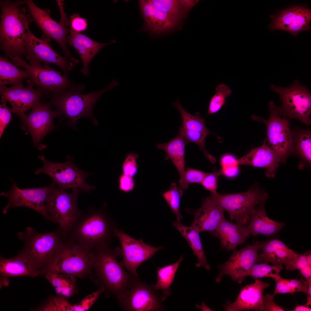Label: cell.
I'll list each match as a JSON object with an SVG mask.
<instances>
[{
  "label": "cell",
  "mask_w": 311,
  "mask_h": 311,
  "mask_svg": "<svg viewBox=\"0 0 311 311\" xmlns=\"http://www.w3.org/2000/svg\"><path fill=\"white\" fill-rule=\"evenodd\" d=\"M270 285L261 279H255L253 283L242 287L235 301L227 300L223 305L226 311L254 310L263 311V292Z\"/></svg>",
  "instance_id": "cell-24"
},
{
  "label": "cell",
  "mask_w": 311,
  "mask_h": 311,
  "mask_svg": "<svg viewBox=\"0 0 311 311\" xmlns=\"http://www.w3.org/2000/svg\"><path fill=\"white\" fill-rule=\"evenodd\" d=\"M261 146L252 149L244 156L238 159L239 165H244L266 169L265 174L268 177L274 178L280 163L278 154L265 143Z\"/></svg>",
  "instance_id": "cell-28"
},
{
  "label": "cell",
  "mask_w": 311,
  "mask_h": 311,
  "mask_svg": "<svg viewBox=\"0 0 311 311\" xmlns=\"http://www.w3.org/2000/svg\"><path fill=\"white\" fill-rule=\"evenodd\" d=\"M0 94L11 105L12 112L20 118L27 110L31 109L40 99L48 97L41 90L28 86H12L7 87L0 85Z\"/></svg>",
  "instance_id": "cell-21"
},
{
  "label": "cell",
  "mask_w": 311,
  "mask_h": 311,
  "mask_svg": "<svg viewBox=\"0 0 311 311\" xmlns=\"http://www.w3.org/2000/svg\"><path fill=\"white\" fill-rule=\"evenodd\" d=\"M308 282L311 280V267L308 266L299 271Z\"/></svg>",
  "instance_id": "cell-56"
},
{
  "label": "cell",
  "mask_w": 311,
  "mask_h": 311,
  "mask_svg": "<svg viewBox=\"0 0 311 311\" xmlns=\"http://www.w3.org/2000/svg\"><path fill=\"white\" fill-rule=\"evenodd\" d=\"M93 279L102 287L107 295H113L117 299L130 287L136 277L123 269L117 261L122 255L121 249H114L110 246L98 247L93 250Z\"/></svg>",
  "instance_id": "cell-4"
},
{
  "label": "cell",
  "mask_w": 311,
  "mask_h": 311,
  "mask_svg": "<svg viewBox=\"0 0 311 311\" xmlns=\"http://www.w3.org/2000/svg\"><path fill=\"white\" fill-rule=\"evenodd\" d=\"M80 191L79 189H72L71 192H68L56 184L46 200L47 212L58 224L59 228L65 237L83 213L77 205Z\"/></svg>",
  "instance_id": "cell-10"
},
{
  "label": "cell",
  "mask_w": 311,
  "mask_h": 311,
  "mask_svg": "<svg viewBox=\"0 0 311 311\" xmlns=\"http://www.w3.org/2000/svg\"><path fill=\"white\" fill-rule=\"evenodd\" d=\"M114 236L119 239L122 248L123 260L120 263L133 275L138 276L137 268L143 262L151 259L163 247H154L144 243L141 240L135 239L116 227Z\"/></svg>",
  "instance_id": "cell-18"
},
{
  "label": "cell",
  "mask_w": 311,
  "mask_h": 311,
  "mask_svg": "<svg viewBox=\"0 0 311 311\" xmlns=\"http://www.w3.org/2000/svg\"><path fill=\"white\" fill-rule=\"evenodd\" d=\"M42 275L54 287L58 296L67 300L77 291L74 276L48 271L44 272Z\"/></svg>",
  "instance_id": "cell-34"
},
{
  "label": "cell",
  "mask_w": 311,
  "mask_h": 311,
  "mask_svg": "<svg viewBox=\"0 0 311 311\" xmlns=\"http://www.w3.org/2000/svg\"><path fill=\"white\" fill-rule=\"evenodd\" d=\"M122 308L128 311H155L165 310L162 294L153 285L143 282L137 276L128 289L117 299Z\"/></svg>",
  "instance_id": "cell-15"
},
{
  "label": "cell",
  "mask_w": 311,
  "mask_h": 311,
  "mask_svg": "<svg viewBox=\"0 0 311 311\" xmlns=\"http://www.w3.org/2000/svg\"><path fill=\"white\" fill-rule=\"evenodd\" d=\"M270 115L266 120L262 117L252 115L253 119L265 124L267 130V145L280 157L285 163L292 150L293 136L289 122L281 111L280 107L272 101L268 103Z\"/></svg>",
  "instance_id": "cell-11"
},
{
  "label": "cell",
  "mask_w": 311,
  "mask_h": 311,
  "mask_svg": "<svg viewBox=\"0 0 311 311\" xmlns=\"http://www.w3.org/2000/svg\"><path fill=\"white\" fill-rule=\"evenodd\" d=\"M274 297L272 295L267 294L263 296V311H284L285 309L277 304L273 301Z\"/></svg>",
  "instance_id": "cell-51"
},
{
  "label": "cell",
  "mask_w": 311,
  "mask_h": 311,
  "mask_svg": "<svg viewBox=\"0 0 311 311\" xmlns=\"http://www.w3.org/2000/svg\"><path fill=\"white\" fill-rule=\"evenodd\" d=\"M249 235L244 225L228 221L225 219L213 235L219 239L221 248L228 251L236 249L237 246L243 243Z\"/></svg>",
  "instance_id": "cell-30"
},
{
  "label": "cell",
  "mask_w": 311,
  "mask_h": 311,
  "mask_svg": "<svg viewBox=\"0 0 311 311\" xmlns=\"http://www.w3.org/2000/svg\"><path fill=\"white\" fill-rule=\"evenodd\" d=\"M36 310L42 311H73V305L67 300L56 296L50 297Z\"/></svg>",
  "instance_id": "cell-43"
},
{
  "label": "cell",
  "mask_w": 311,
  "mask_h": 311,
  "mask_svg": "<svg viewBox=\"0 0 311 311\" xmlns=\"http://www.w3.org/2000/svg\"><path fill=\"white\" fill-rule=\"evenodd\" d=\"M187 144L182 132L179 130L178 134L168 142L158 143L156 147L164 150L167 154L165 159H170L179 172L180 178H183L185 169V147Z\"/></svg>",
  "instance_id": "cell-32"
},
{
  "label": "cell",
  "mask_w": 311,
  "mask_h": 311,
  "mask_svg": "<svg viewBox=\"0 0 311 311\" xmlns=\"http://www.w3.org/2000/svg\"><path fill=\"white\" fill-rule=\"evenodd\" d=\"M182 256L175 262L157 268V280L156 284L153 285L157 290H162L163 299L164 301L168 296L171 294V287L176 273L179 266L183 260Z\"/></svg>",
  "instance_id": "cell-37"
},
{
  "label": "cell",
  "mask_w": 311,
  "mask_h": 311,
  "mask_svg": "<svg viewBox=\"0 0 311 311\" xmlns=\"http://www.w3.org/2000/svg\"><path fill=\"white\" fill-rule=\"evenodd\" d=\"M207 173L198 170L187 167L185 170L183 178L179 180V187L183 190L187 189L190 184H200Z\"/></svg>",
  "instance_id": "cell-44"
},
{
  "label": "cell",
  "mask_w": 311,
  "mask_h": 311,
  "mask_svg": "<svg viewBox=\"0 0 311 311\" xmlns=\"http://www.w3.org/2000/svg\"><path fill=\"white\" fill-rule=\"evenodd\" d=\"M183 190L177 187L176 183H172L169 189L162 194V195L169 206L171 210L176 215L177 221L180 222L183 217L180 213V198L183 195Z\"/></svg>",
  "instance_id": "cell-40"
},
{
  "label": "cell",
  "mask_w": 311,
  "mask_h": 311,
  "mask_svg": "<svg viewBox=\"0 0 311 311\" xmlns=\"http://www.w3.org/2000/svg\"><path fill=\"white\" fill-rule=\"evenodd\" d=\"M24 1L28 11L37 26L43 32V35L56 41L62 50L65 56L69 59L71 65L75 66L79 61L73 56L66 45L67 35L70 31L69 19L64 11L63 1H56L60 16L59 22L52 18L49 9L39 8L32 0H24Z\"/></svg>",
  "instance_id": "cell-8"
},
{
  "label": "cell",
  "mask_w": 311,
  "mask_h": 311,
  "mask_svg": "<svg viewBox=\"0 0 311 311\" xmlns=\"http://www.w3.org/2000/svg\"><path fill=\"white\" fill-rule=\"evenodd\" d=\"M42 275L29 258L21 251L15 257L0 258V287L9 285L10 277L26 276L33 278Z\"/></svg>",
  "instance_id": "cell-27"
},
{
  "label": "cell",
  "mask_w": 311,
  "mask_h": 311,
  "mask_svg": "<svg viewBox=\"0 0 311 311\" xmlns=\"http://www.w3.org/2000/svg\"><path fill=\"white\" fill-rule=\"evenodd\" d=\"M51 39L43 35L41 39L36 37L29 29L25 34L24 41L26 50L25 56L32 64L52 63L58 67L64 75L68 77V73L73 68L69 59L55 52L49 44Z\"/></svg>",
  "instance_id": "cell-17"
},
{
  "label": "cell",
  "mask_w": 311,
  "mask_h": 311,
  "mask_svg": "<svg viewBox=\"0 0 311 311\" xmlns=\"http://www.w3.org/2000/svg\"><path fill=\"white\" fill-rule=\"evenodd\" d=\"M50 102L40 100L31 109L29 113L21 117L22 129L30 134L33 139V144L39 150L47 146L41 141L45 136L55 128L54 118L58 116L56 110L52 109Z\"/></svg>",
  "instance_id": "cell-16"
},
{
  "label": "cell",
  "mask_w": 311,
  "mask_h": 311,
  "mask_svg": "<svg viewBox=\"0 0 311 311\" xmlns=\"http://www.w3.org/2000/svg\"><path fill=\"white\" fill-rule=\"evenodd\" d=\"M93 250L65 238L55 254L43 270L82 278L92 273Z\"/></svg>",
  "instance_id": "cell-5"
},
{
  "label": "cell",
  "mask_w": 311,
  "mask_h": 311,
  "mask_svg": "<svg viewBox=\"0 0 311 311\" xmlns=\"http://www.w3.org/2000/svg\"><path fill=\"white\" fill-rule=\"evenodd\" d=\"M69 26L74 31L81 33L86 29L88 23L86 19L80 17L78 14H74L70 16Z\"/></svg>",
  "instance_id": "cell-49"
},
{
  "label": "cell",
  "mask_w": 311,
  "mask_h": 311,
  "mask_svg": "<svg viewBox=\"0 0 311 311\" xmlns=\"http://www.w3.org/2000/svg\"><path fill=\"white\" fill-rule=\"evenodd\" d=\"M138 154L130 152L127 154L122 165L123 174L133 177L138 172L136 160Z\"/></svg>",
  "instance_id": "cell-46"
},
{
  "label": "cell",
  "mask_w": 311,
  "mask_h": 311,
  "mask_svg": "<svg viewBox=\"0 0 311 311\" xmlns=\"http://www.w3.org/2000/svg\"><path fill=\"white\" fill-rule=\"evenodd\" d=\"M211 196L224 211H227L230 218L236 223L246 224L251 214L268 198L267 193L257 184L247 191L231 194L211 193Z\"/></svg>",
  "instance_id": "cell-7"
},
{
  "label": "cell",
  "mask_w": 311,
  "mask_h": 311,
  "mask_svg": "<svg viewBox=\"0 0 311 311\" xmlns=\"http://www.w3.org/2000/svg\"><path fill=\"white\" fill-rule=\"evenodd\" d=\"M26 70L20 69L5 56L0 57V85L11 84L14 86H23V80L29 78Z\"/></svg>",
  "instance_id": "cell-35"
},
{
  "label": "cell",
  "mask_w": 311,
  "mask_h": 311,
  "mask_svg": "<svg viewBox=\"0 0 311 311\" xmlns=\"http://www.w3.org/2000/svg\"><path fill=\"white\" fill-rule=\"evenodd\" d=\"M197 307L200 308L202 311H212V310L207 306L203 302L202 303L200 306H198Z\"/></svg>",
  "instance_id": "cell-59"
},
{
  "label": "cell",
  "mask_w": 311,
  "mask_h": 311,
  "mask_svg": "<svg viewBox=\"0 0 311 311\" xmlns=\"http://www.w3.org/2000/svg\"><path fill=\"white\" fill-rule=\"evenodd\" d=\"M103 292L104 289L103 287H99L95 291L86 297L79 303L73 305V311L88 310Z\"/></svg>",
  "instance_id": "cell-45"
},
{
  "label": "cell",
  "mask_w": 311,
  "mask_h": 311,
  "mask_svg": "<svg viewBox=\"0 0 311 311\" xmlns=\"http://www.w3.org/2000/svg\"><path fill=\"white\" fill-rule=\"evenodd\" d=\"M162 11L175 17L180 20L185 16L182 7L179 0H150Z\"/></svg>",
  "instance_id": "cell-42"
},
{
  "label": "cell",
  "mask_w": 311,
  "mask_h": 311,
  "mask_svg": "<svg viewBox=\"0 0 311 311\" xmlns=\"http://www.w3.org/2000/svg\"><path fill=\"white\" fill-rule=\"evenodd\" d=\"M173 105L181 114L182 125L179 130L182 132L187 144L194 143L196 144L205 157L212 164H215L216 159L208 153L205 146L206 136L213 133L206 126L204 118H201L198 115H194L188 112L182 107L178 100L173 103Z\"/></svg>",
  "instance_id": "cell-20"
},
{
  "label": "cell",
  "mask_w": 311,
  "mask_h": 311,
  "mask_svg": "<svg viewBox=\"0 0 311 311\" xmlns=\"http://www.w3.org/2000/svg\"><path fill=\"white\" fill-rule=\"evenodd\" d=\"M18 67L24 68L29 74L27 81L28 86H36L48 95L58 93L72 87L77 84L73 82L60 71H56L48 64H32L26 62L21 57L15 55L10 57Z\"/></svg>",
  "instance_id": "cell-13"
},
{
  "label": "cell",
  "mask_w": 311,
  "mask_h": 311,
  "mask_svg": "<svg viewBox=\"0 0 311 311\" xmlns=\"http://www.w3.org/2000/svg\"><path fill=\"white\" fill-rule=\"evenodd\" d=\"M272 22L269 25L272 30H283L295 36L300 31H310L311 10L302 6H295L271 16Z\"/></svg>",
  "instance_id": "cell-22"
},
{
  "label": "cell",
  "mask_w": 311,
  "mask_h": 311,
  "mask_svg": "<svg viewBox=\"0 0 311 311\" xmlns=\"http://www.w3.org/2000/svg\"><path fill=\"white\" fill-rule=\"evenodd\" d=\"M259 250L256 262L263 261L274 265L284 264L288 271L295 270V265L299 254L289 249L279 239H273L266 242H258Z\"/></svg>",
  "instance_id": "cell-23"
},
{
  "label": "cell",
  "mask_w": 311,
  "mask_h": 311,
  "mask_svg": "<svg viewBox=\"0 0 311 311\" xmlns=\"http://www.w3.org/2000/svg\"><path fill=\"white\" fill-rule=\"evenodd\" d=\"M194 215L191 226L199 233L207 231L213 235L225 219L224 211L215 202L211 196L203 198L201 206L194 211H188Z\"/></svg>",
  "instance_id": "cell-26"
},
{
  "label": "cell",
  "mask_w": 311,
  "mask_h": 311,
  "mask_svg": "<svg viewBox=\"0 0 311 311\" xmlns=\"http://www.w3.org/2000/svg\"><path fill=\"white\" fill-rule=\"evenodd\" d=\"M172 224L185 239L193 250V254L197 257L198 261L196 264L195 266L197 267L202 266L209 270L211 268L206 260L199 232L192 226H186L181 224L180 222H173Z\"/></svg>",
  "instance_id": "cell-33"
},
{
  "label": "cell",
  "mask_w": 311,
  "mask_h": 311,
  "mask_svg": "<svg viewBox=\"0 0 311 311\" xmlns=\"http://www.w3.org/2000/svg\"><path fill=\"white\" fill-rule=\"evenodd\" d=\"M293 145L292 151L301 159L303 163L310 165L311 162V132L309 129L298 127L292 131Z\"/></svg>",
  "instance_id": "cell-36"
},
{
  "label": "cell",
  "mask_w": 311,
  "mask_h": 311,
  "mask_svg": "<svg viewBox=\"0 0 311 311\" xmlns=\"http://www.w3.org/2000/svg\"><path fill=\"white\" fill-rule=\"evenodd\" d=\"M139 3L144 21L143 28L145 31L159 35L175 28L180 20L163 12L150 0H139Z\"/></svg>",
  "instance_id": "cell-25"
},
{
  "label": "cell",
  "mask_w": 311,
  "mask_h": 311,
  "mask_svg": "<svg viewBox=\"0 0 311 311\" xmlns=\"http://www.w3.org/2000/svg\"><path fill=\"white\" fill-rule=\"evenodd\" d=\"M221 175H222L220 170L207 173L200 184L205 189L210 191L211 193L216 192L218 178Z\"/></svg>",
  "instance_id": "cell-48"
},
{
  "label": "cell",
  "mask_w": 311,
  "mask_h": 311,
  "mask_svg": "<svg viewBox=\"0 0 311 311\" xmlns=\"http://www.w3.org/2000/svg\"><path fill=\"white\" fill-rule=\"evenodd\" d=\"M221 168L239 166L238 159L233 154L227 153L223 155L220 160Z\"/></svg>",
  "instance_id": "cell-52"
},
{
  "label": "cell",
  "mask_w": 311,
  "mask_h": 311,
  "mask_svg": "<svg viewBox=\"0 0 311 311\" xmlns=\"http://www.w3.org/2000/svg\"><path fill=\"white\" fill-rule=\"evenodd\" d=\"M118 183L120 190L125 193L132 191L135 185V181L133 177L123 174L119 177Z\"/></svg>",
  "instance_id": "cell-50"
},
{
  "label": "cell",
  "mask_w": 311,
  "mask_h": 311,
  "mask_svg": "<svg viewBox=\"0 0 311 311\" xmlns=\"http://www.w3.org/2000/svg\"><path fill=\"white\" fill-rule=\"evenodd\" d=\"M270 89L280 95L282 101L280 108L287 117L296 119L307 125L311 124V94L306 86L296 79L289 87L272 84Z\"/></svg>",
  "instance_id": "cell-12"
},
{
  "label": "cell",
  "mask_w": 311,
  "mask_h": 311,
  "mask_svg": "<svg viewBox=\"0 0 311 311\" xmlns=\"http://www.w3.org/2000/svg\"><path fill=\"white\" fill-rule=\"evenodd\" d=\"M24 1L0 0V48L5 57L25 56V34L35 22L27 13Z\"/></svg>",
  "instance_id": "cell-1"
},
{
  "label": "cell",
  "mask_w": 311,
  "mask_h": 311,
  "mask_svg": "<svg viewBox=\"0 0 311 311\" xmlns=\"http://www.w3.org/2000/svg\"><path fill=\"white\" fill-rule=\"evenodd\" d=\"M222 175L228 178H233L237 176L239 172L238 166L221 168L220 170Z\"/></svg>",
  "instance_id": "cell-53"
},
{
  "label": "cell",
  "mask_w": 311,
  "mask_h": 311,
  "mask_svg": "<svg viewBox=\"0 0 311 311\" xmlns=\"http://www.w3.org/2000/svg\"><path fill=\"white\" fill-rule=\"evenodd\" d=\"M12 186L7 191L0 194L1 196L7 198L8 202L2 210L6 214L10 208L18 206L26 207L36 211L47 220L54 223L56 222L48 213L45 207V202L56 183L54 181L50 185L44 187L31 188L20 189L16 183L11 179Z\"/></svg>",
  "instance_id": "cell-14"
},
{
  "label": "cell",
  "mask_w": 311,
  "mask_h": 311,
  "mask_svg": "<svg viewBox=\"0 0 311 311\" xmlns=\"http://www.w3.org/2000/svg\"><path fill=\"white\" fill-rule=\"evenodd\" d=\"M185 16L190 9L198 1V0H179Z\"/></svg>",
  "instance_id": "cell-55"
},
{
  "label": "cell",
  "mask_w": 311,
  "mask_h": 311,
  "mask_svg": "<svg viewBox=\"0 0 311 311\" xmlns=\"http://www.w3.org/2000/svg\"><path fill=\"white\" fill-rule=\"evenodd\" d=\"M283 268L282 265L270 266L265 262L255 263L245 274L243 277L251 276L255 279L269 277L275 280L281 277L279 273Z\"/></svg>",
  "instance_id": "cell-39"
},
{
  "label": "cell",
  "mask_w": 311,
  "mask_h": 311,
  "mask_svg": "<svg viewBox=\"0 0 311 311\" xmlns=\"http://www.w3.org/2000/svg\"><path fill=\"white\" fill-rule=\"evenodd\" d=\"M263 202L257 208L251 215L246 226L249 235L255 237L262 234L269 236L279 231L284 226L269 218L267 216Z\"/></svg>",
  "instance_id": "cell-31"
},
{
  "label": "cell",
  "mask_w": 311,
  "mask_h": 311,
  "mask_svg": "<svg viewBox=\"0 0 311 311\" xmlns=\"http://www.w3.org/2000/svg\"><path fill=\"white\" fill-rule=\"evenodd\" d=\"M284 309L287 310L291 311H310L311 309L306 304L304 305H297L293 309L289 310L286 308H283Z\"/></svg>",
  "instance_id": "cell-57"
},
{
  "label": "cell",
  "mask_w": 311,
  "mask_h": 311,
  "mask_svg": "<svg viewBox=\"0 0 311 311\" xmlns=\"http://www.w3.org/2000/svg\"><path fill=\"white\" fill-rule=\"evenodd\" d=\"M215 90L217 92L211 97L209 103L208 115L218 112L225 103L226 97L230 96L232 93L230 88L224 84H219Z\"/></svg>",
  "instance_id": "cell-41"
},
{
  "label": "cell",
  "mask_w": 311,
  "mask_h": 311,
  "mask_svg": "<svg viewBox=\"0 0 311 311\" xmlns=\"http://www.w3.org/2000/svg\"><path fill=\"white\" fill-rule=\"evenodd\" d=\"M17 236L24 242L21 251L29 258L42 274L65 238L58 227L50 232L40 233L28 227L24 232H18Z\"/></svg>",
  "instance_id": "cell-6"
},
{
  "label": "cell",
  "mask_w": 311,
  "mask_h": 311,
  "mask_svg": "<svg viewBox=\"0 0 311 311\" xmlns=\"http://www.w3.org/2000/svg\"><path fill=\"white\" fill-rule=\"evenodd\" d=\"M259 250L258 241L251 245H246L240 250H233L229 259L224 263L218 266L219 274L216 277L220 282L223 276L229 275L232 279L239 284L244 280V275L256 262Z\"/></svg>",
  "instance_id": "cell-19"
},
{
  "label": "cell",
  "mask_w": 311,
  "mask_h": 311,
  "mask_svg": "<svg viewBox=\"0 0 311 311\" xmlns=\"http://www.w3.org/2000/svg\"><path fill=\"white\" fill-rule=\"evenodd\" d=\"M118 84L113 79L103 88L84 94L81 91L84 89L85 85L78 84L60 92L50 94L48 97L51 105L56 109L58 117H60L61 120L66 121L73 128H75L78 120L85 117L90 118L96 125L98 121L93 112L96 103L105 92Z\"/></svg>",
  "instance_id": "cell-2"
},
{
  "label": "cell",
  "mask_w": 311,
  "mask_h": 311,
  "mask_svg": "<svg viewBox=\"0 0 311 311\" xmlns=\"http://www.w3.org/2000/svg\"><path fill=\"white\" fill-rule=\"evenodd\" d=\"M308 285L307 293V302L306 304L309 306L311 304V280L307 282Z\"/></svg>",
  "instance_id": "cell-58"
},
{
  "label": "cell",
  "mask_w": 311,
  "mask_h": 311,
  "mask_svg": "<svg viewBox=\"0 0 311 311\" xmlns=\"http://www.w3.org/2000/svg\"><path fill=\"white\" fill-rule=\"evenodd\" d=\"M43 164L42 168L35 171L36 175L44 174L49 176L60 187L66 189H77L87 193L95 189V186L86 181L92 173L87 172L75 165L73 157L67 156V160L62 163H55L47 160L44 156H38Z\"/></svg>",
  "instance_id": "cell-9"
},
{
  "label": "cell",
  "mask_w": 311,
  "mask_h": 311,
  "mask_svg": "<svg viewBox=\"0 0 311 311\" xmlns=\"http://www.w3.org/2000/svg\"><path fill=\"white\" fill-rule=\"evenodd\" d=\"M276 286L273 293L274 297L279 293H290L293 295L296 292H301L307 295L308 285L304 278L299 280L286 279L282 277L275 280Z\"/></svg>",
  "instance_id": "cell-38"
},
{
  "label": "cell",
  "mask_w": 311,
  "mask_h": 311,
  "mask_svg": "<svg viewBox=\"0 0 311 311\" xmlns=\"http://www.w3.org/2000/svg\"><path fill=\"white\" fill-rule=\"evenodd\" d=\"M116 222L103 208H90L77 218L65 237L94 250L110 246Z\"/></svg>",
  "instance_id": "cell-3"
},
{
  "label": "cell",
  "mask_w": 311,
  "mask_h": 311,
  "mask_svg": "<svg viewBox=\"0 0 311 311\" xmlns=\"http://www.w3.org/2000/svg\"><path fill=\"white\" fill-rule=\"evenodd\" d=\"M69 28V34L66 38V43L73 46L78 53L83 65L81 71L84 75L88 77L89 65L94 57L103 48L115 41L112 40L105 43H99L81 33L74 31L70 27Z\"/></svg>",
  "instance_id": "cell-29"
},
{
  "label": "cell",
  "mask_w": 311,
  "mask_h": 311,
  "mask_svg": "<svg viewBox=\"0 0 311 311\" xmlns=\"http://www.w3.org/2000/svg\"><path fill=\"white\" fill-rule=\"evenodd\" d=\"M306 255L307 252L299 255L295 265V269H297L299 271L309 266L307 261Z\"/></svg>",
  "instance_id": "cell-54"
},
{
  "label": "cell",
  "mask_w": 311,
  "mask_h": 311,
  "mask_svg": "<svg viewBox=\"0 0 311 311\" xmlns=\"http://www.w3.org/2000/svg\"><path fill=\"white\" fill-rule=\"evenodd\" d=\"M6 99L1 96L0 104V138L10 122L12 120L11 109L6 104Z\"/></svg>",
  "instance_id": "cell-47"
}]
</instances>
